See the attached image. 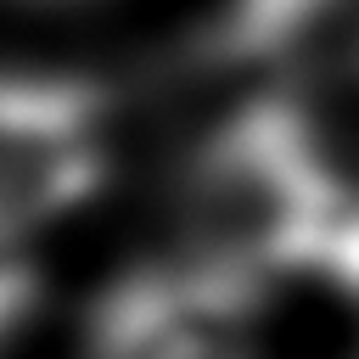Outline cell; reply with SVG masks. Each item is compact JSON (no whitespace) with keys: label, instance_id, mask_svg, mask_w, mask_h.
Returning <instances> with one entry per match:
<instances>
[]
</instances>
